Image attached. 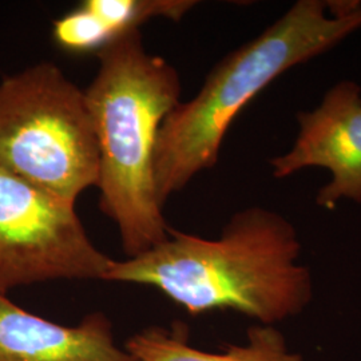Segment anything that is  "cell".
Returning a JSON list of instances; mask_svg holds the SVG:
<instances>
[{
    "label": "cell",
    "instance_id": "cell-7",
    "mask_svg": "<svg viewBox=\"0 0 361 361\" xmlns=\"http://www.w3.org/2000/svg\"><path fill=\"white\" fill-rule=\"evenodd\" d=\"M0 361H137L102 312L77 325L52 323L0 293Z\"/></svg>",
    "mask_w": 361,
    "mask_h": 361
},
{
    "label": "cell",
    "instance_id": "cell-5",
    "mask_svg": "<svg viewBox=\"0 0 361 361\" xmlns=\"http://www.w3.org/2000/svg\"><path fill=\"white\" fill-rule=\"evenodd\" d=\"M114 259L92 244L75 204L0 168V293L55 280H99Z\"/></svg>",
    "mask_w": 361,
    "mask_h": 361
},
{
    "label": "cell",
    "instance_id": "cell-10",
    "mask_svg": "<svg viewBox=\"0 0 361 361\" xmlns=\"http://www.w3.org/2000/svg\"><path fill=\"white\" fill-rule=\"evenodd\" d=\"M52 38L59 49L73 54H97L111 43L99 20L83 4L54 22Z\"/></svg>",
    "mask_w": 361,
    "mask_h": 361
},
{
    "label": "cell",
    "instance_id": "cell-8",
    "mask_svg": "<svg viewBox=\"0 0 361 361\" xmlns=\"http://www.w3.org/2000/svg\"><path fill=\"white\" fill-rule=\"evenodd\" d=\"M125 348L137 361H305L289 347L273 325H253L244 344L228 345L222 352L194 348L180 329L149 326L131 336Z\"/></svg>",
    "mask_w": 361,
    "mask_h": 361
},
{
    "label": "cell",
    "instance_id": "cell-6",
    "mask_svg": "<svg viewBox=\"0 0 361 361\" xmlns=\"http://www.w3.org/2000/svg\"><path fill=\"white\" fill-rule=\"evenodd\" d=\"M297 138L292 149L271 159L274 178H286L305 168L326 169L332 180L316 202L324 209L348 198L361 204V87L341 80L312 111H298Z\"/></svg>",
    "mask_w": 361,
    "mask_h": 361
},
{
    "label": "cell",
    "instance_id": "cell-9",
    "mask_svg": "<svg viewBox=\"0 0 361 361\" xmlns=\"http://www.w3.org/2000/svg\"><path fill=\"white\" fill-rule=\"evenodd\" d=\"M104 27L111 42L140 30L145 22L165 18L178 22L195 0H86L82 3Z\"/></svg>",
    "mask_w": 361,
    "mask_h": 361
},
{
    "label": "cell",
    "instance_id": "cell-1",
    "mask_svg": "<svg viewBox=\"0 0 361 361\" xmlns=\"http://www.w3.org/2000/svg\"><path fill=\"white\" fill-rule=\"evenodd\" d=\"M293 224L261 207L237 212L216 240L169 229L137 257L113 261L104 281L158 289L192 316L234 310L276 325L310 307L313 281Z\"/></svg>",
    "mask_w": 361,
    "mask_h": 361
},
{
    "label": "cell",
    "instance_id": "cell-3",
    "mask_svg": "<svg viewBox=\"0 0 361 361\" xmlns=\"http://www.w3.org/2000/svg\"><path fill=\"white\" fill-rule=\"evenodd\" d=\"M361 30V8L335 16L326 1L298 0L258 37L228 54L189 102L164 119L154 153V183L161 207L194 177L219 161L235 116L276 78L329 51Z\"/></svg>",
    "mask_w": 361,
    "mask_h": 361
},
{
    "label": "cell",
    "instance_id": "cell-4",
    "mask_svg": "<svg viewBox=\"0 0 361 361\" xmlns=\"http://www.w3.org/2000/svg\"><path fill=\"white\" fill-rule=\"evenodd\" d=\"M0 168L75 204L98 183L85 90L42 62L0 82Z\"/></svg>",
    "mask_w": 361,
    "mask_h": 361
},
{
    "label": "cell",
    "instance_id": "cell-2",
    "mask_svg": "<svg viewBox=\"0 0 361 361\" xmlns=\"http://www.w3.org/2000/svg\"><path fill=\"white\" fill-rule=\"evenodd\" d=\"M97 56L85 97L98 146L99 207L116 224L128 258L137 257L168 238L154 153L164 119L180 102V79L165 59L146 51L140 30Z\"/></svg>",
    "mask_w": 361,
    "mask_h": 361
}]
</instances>
